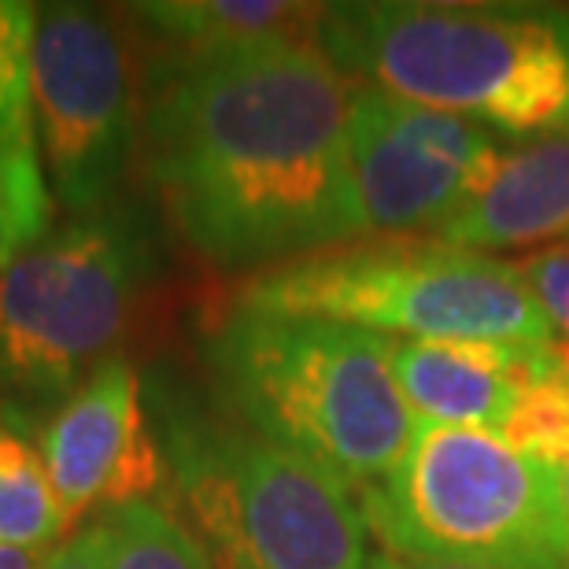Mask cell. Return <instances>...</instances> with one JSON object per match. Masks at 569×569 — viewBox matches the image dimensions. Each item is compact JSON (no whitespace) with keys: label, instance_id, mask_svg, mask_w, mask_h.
Here are the masks:
<instances>
[{"label":"cell","instance_id":"obj_1","mask_svg":"<svg viewBox=\"0 0 569 569\" xmlns=\"http://www.w3.org/2000/svg\"><path fill=\"white\" fill-rule=\"evenodd\" d=\"M141 156L167 222L214 267L274 270L367 233L348 82L315 38L159 52Z\"/></svg>","mask_w":569,"mask_h":569},{"label":"cell","instance_id":"obj_2","mask_svg":"<svg viewBox=\"0 0 569 569\" xmlns=\"http://www.w3.org/2000/svg\"><path fill=\"white\" fill-rule=\"evenodd\" d=\"M315 44L340 74L515 141L569 127V11L543 4H322Z\"/></svg>","mask_w":569,"mask_h":569},{"label":"cell","instance_id":"obj_3","mask_svg":"<svg viewBox=\"0 0 569 569\" xmlns=\"http://www.w3.org/2000/svg\"><path fill=\"white\" fill-rule=\"evenodd\" d=\"M389 348L392 337L345 322L233 303L203 340V359L233 422L359 492L400 466L422 426Z\"/></svg>","mask_w":569,"mask_h":569},{"label":"cell","instance_id":"obj_4","mask_svg":"<svg viewBox=\"0 0 569 569\" xmlns=\"http://www.w3.org/2000/svg\"><path fill=\"white\" fill-rule=\"evenodd\" d=\"M186 529L214 569H370L359 492L181 392H152Z\"/></svg>","mask_w":569,"mask_h":569},{"label":"cell","instance_id":"obj_5","mask_svg":"<svg viewBox=\"0 0 569 569\" xmlns=\"http://www.w3.org/2000/svg\"><path fill=\"white\" fill-rule=\"evenodd\" d=\"M237 307L422 345H555L548 315L515 263L437 237H385L259 270L237 292Z\"/></svg>","mask_w":569,"mask_h":569},{"label":"cell","instance_id":"obj_6","mask_svg":"<svg viewBox=\"0 0 569 569\" xmlns=\"http://www.w3.org/2000/svg\"><path fill=\"white\" fill-rule=\"evenodd\" d=\"M156 222L138 200L52 226L0 270V407L22 429L108 356L156 278Z\"/></svg>","mask_w":569,"mask_h":569},{"label":"cell","instance_id":"obj_7","mask_svg":"<svg viewBox=\"0 0 569 569\" xmlns=\"http://www.w3.org/2000/svg\"><path fill=\"white\" fill-rule=\"evenodd\" d=\"M385 555L459 569H569L559 470L496 432L418 426L400 466L359 488Z\"/></svg>","mask_w":569,"mask_h":569},{"label":"cell","instance_id":"obj_8","mask_svg":"<svg viewBox=\"0 0 569 569\" xmlns=\"http://www.w3.org/2000/svg\"><path fill=\"white\" fill-rule=\"evenodd\" d=\"M30 108L52 200L74 219L111 208L141 152V108L127 41L100 8L38 4Z\"/></svg>","mask_w":569,"mask_h":569},{"label":"cell","instance_id":"obj_9","mask_svg":"<svg viewBox=\"0 0 569 569\" xmlns=\"http://www.w3.org/2000/svg\"><path fill=\"white\" fill-rule=\"evenodd\" d=\"M499 156L496 133L470 119L348 86V163L367 230L440 233L470 208Z\"/></svg>","mask_w":569,"mask_h":569},{"label":"cell","instance_id":"obj_10","mask_svg":"<svg viewBox=\"0 0 569 569\" xmlns=\"http://www.w3.org/2000/svg\"><path fill=\"white\" fill-rule=\"evenodd\" d=\"M38 451L67 521L141 503L167 473L138 370L119 351L49 411Z\"/></svg>","mask_w":569,"mask_h":569},{"label":"cell","instance_id":"obj_11","mask_svg":"<svg viewBox=\"0 0 569 569\" xmlns=\"http://www.w3.org/2000/svg\"><path fill=\"white\" fill-rule=\"evenodd\" d=\"M569 237V127L515 141L499 156L481 192L437 241L466 252L537 248Z\"/></svg>","mask_w":569,"mask_h":569},{"label":"cell","instance_id":"obj_12","mask_svg":"<svg viewBox=\"0 0 569 569\" xmlns=\"http://www.w3.org/2000/svg\"><path fill=\"white\" fill-rule=\"evenodd\" d=\"M322 4H284V0H159L130 4L127 16L163 52H208L270 38H315Z\"/></svg>","mask_w":569,"mask_h":569},{"label":"cell","instance_id":"obj_13","mask_svg":"<svg viewBox=\"0 0 569 569\" xmlns=\"http://www.w3.org/2000/svg\"><path fill=\"white\" fill-rule=\"evenodd\" d=\"M67 526L71 521L56 499L41 451L16 422L0 415V543L52 551Z\"/></svg>","mask_w":569,"mask_h":569},{"label":"cell","instance_id":"obj_14","mask_svg":"<svg viewBox=\"0 0 569 569\" xmlns=\"http://www.w3.org/2000/svg\"><path fill=\"white\" fill-rule=\"evenodd\" d=\"M111 569H214L197 537L152 499L108 515Z\"/></svg>","mask_w":569,"mask_h":569},{"label":"cell","instance_id":"obj_15","mask_svg":"<svg viewBox=\"0 0 569 569\" xmlns=\"http://www.w3.org/2000/svg\"><path fill=\"white\" fill-rule=\"evenodd\" d=\"M38 4L0 0V152H38L30 108V44Z\"/></svg>","mask_w":569,"mask_h":569},{"label":"cell","instance_id":"obj_16","mask_svg":"<svg viewBox=\"0 0 569 569\" xmlns=\"http://www.w3.org/2000/svg\"><path fill=\"white\" fill-rule=\"evenodd\" d=\"M52 214L41 152H0V270L52 230Z\"/></svg>","mask_w":569,"mask_h":569},{"label":"cell","instance_id":"obj_17","mask_svg":"<svg viewBox=\"0 0 569 569\" xmlns=\"http://www.w3.org/2000/svg\"><path fill=\"white\" fill-rule=\"evenodd\" d=\"M496 437L548 470H569V370L526 385Z\"/></svg>","mask_w":569,"mask_h":569},{"label":"cell","instance_id":"obj_18","mask_svg":"<svg viewBox=\"0 0 569 569\" xmlns=\"http://www.w3.org/2000/svg\"><path fill=\"white\" fill-rule=\"evenodd\" d=\"M518 267L521 281L532 292V300L540 303V311L548 315L555 329V345L569 370V241L540 248V252L526 256Z\"/></svg>","mask_w":569,"mask_h":569},{"label":"cell","instance_id":"obj_19","mask_svg":"<svg viewBox=\"0 0 569 569\" xmlns=\"http://www.w3.org/2000/svg\"><path fill=\"white\" fill-rule=\"evenodd\" d=\"M41 569H111V526L108 518L78 529L71 540L49 551Z\"/></svg>","mask_w":569,"mask_h":569},{"label":"cell","instance_id":"obj_20","mask_svg":"<svg viewBox=\"0 0 569 569\" xmlns=\"http://www.w3.org/2000/svg\"><path fill=\"white\" fill-rule=\"evenodd\" d=\"M44 559H49V551H27L0 543V569H41Z\"/></svg>","mask_w":569,"mask_h":569},{"label":"cell","instance_id":"obj_21","mask_svg":"<svg viewBox=\"0 0 569 569\" xmlns=\"http://www.w3.org/2000/svg\"><path fill=\"white\" fill-rule=\"evenodd\" d=\"M370 569H459V566H432V562H407L396 559V555H373Z\"/></svg>","mask_w":569,"mask_h":569},{"label":"cell","instance_id":"obj_22","mask_svg":"<svg viewBox=\"0 0 569 569\" xmlns=\"http://www.w3.org/2000/svg\"><path fill=\"white\" fill-rule=\"evenodd\" d=\"M559 492H562V507H566V521H569V470L559 473Z\"/></svg>","mask_w":569,"mask_h":569}]
</instances>
